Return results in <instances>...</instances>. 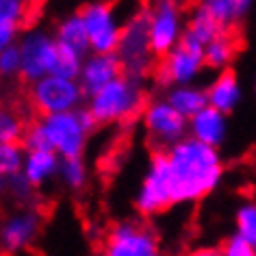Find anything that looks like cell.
Listing matches in <instances>:
<instances>
[{"label":"cell","instance_id":"484cf974","mask_svg":"<svg viewBox=\"0 0 256 256\" xmlns=\"http://www.w3.org/2000/svg\"><path fill=\"white\" fill-rule=\"evenodd\" d=\"M24 148L20 144H7L0 146V176L2 178H14L22 174L24 165Z\"/></svg>","mask_w":256,"mask_h":256},{"label":"cell","instance_id":"7a4b0ae2","mask_svg":"<svg viewBox=\"0 0 256 256\" xmlns=\"http://www.w3.org/2000/svg\"><path fill=\"white\" fill-rule=\"evenodd\" d=\"M146 106V89L144 80H135L130 76L122 74L118 80L108 82L100 92L87 98V111L94 115V120L102 124H118L128 122L137 113H142Z\"/></svg>","mask_w":256,"mask_h":256},{"label":"cell","instance_id":"277c9868","mask_svg":"<svg viewBox=\"0 0 256 256\" xmlns=\"http://www.w3.org/2000/svg\"><path fill=\"white\" fill-rule=\"evenodd\" d=\"M102 256H163L156 232L142 220L115 222L102 243Z\"/></svg>","mask_w":256,"mask_h":256},{"label":"cell","instance_id":"e0dca14e","mask_svg":"<svg viewBox=\"0 0 256 256\" xmlns=\"http://www.w3.org/2000/svg\"><path fill=\"white\" fill-rule=\"evenodd\" d=\"M59 165H61V158L52 150L26 152L24 154V165H22V176L26 178L30 187L40 189L48 180L59 176Z\"/></svg>","mask_w":256,"mask_h":256},{"label":"cell","instance_id":"7c38bea8","mask_svg":"<svg viewBox=\"0 0 256 256\" xmlns=\"http://www.w3.org/2000/svg\"><path fill=\"white\" fill-rule=\"evenodd\" d=\"M44 217L35 206L20 208L0 222V250L4 254H20L33 248L42 232Z\"/></svg>","mask_w":256,"mask_h":256},{"label":"cell","instance_id":"2e32d148","mask_svg":"<svg viewBox=\"0 0 256 256\" xmlns=\"http://www.w3.org/2000/svg\"><path fill=\"white\" fill-rule=\"evenodd\" d=\"M198 7L222 30H226L246 20L254 7V0H198Z\"/></svg>","mask_w":256,"mask_h":256},{"label":"cell","instance_id":"e575fe53","mask_svg":"<svg viewBox=\"0 0 256 256\" xmlns=\"http://www.w3.org/2000/svg\"><path fill=\"white\" fill-rule=\"evenodd\" d=\"M26 2L33 7V4H42V2H46V0H26Z\"/></svg>","mask_w":256,"mask_h":256},{"label":"cell","instance_id":"ac0fdd59","mask_svg":"<svg viewBox=\"0 0 256 256\" xmlns=\"http://www.w3.org/2000/svg\"><path fill=\"white\" fill-rule=\"evenodd\" d=\"M52 37H54L56 46L72 50V52L80 54L82 59H85L87 54H92V50H89V37H87L85 24H82V18L78 11L63 18V20L56 24V30Z\"/></svg>","mask_w":256,"mask_h":256},{"label":"cell","instance_id":"d6986e66","mask_svg":"<svg viewBox=\"0 0 256 256\" xmlns=\"http://www.w3.org/2000/svg\"><path fill=\"white\" fill-rule=\"evenodd\" d=\"M165 102L174 108L176 113H180L184 120H191L196 113H200L202 108H206V94L202 87L198 85H176L170 87L165 92Z\"/></svg>","mask_w":256,"mask_h":256},{"label":"cell","instance_id":"ba28073f","mask_svg":"<svg viewBox=\"0 0 256 256\" xmlns=\"http://www.w3.org/2000/svg\"><path fill=\"white\" fill-rule=\"evenodd\" d=\"M142 124L154 150H168L174 144L182 142L184 137H189V120L176 113L165 102V98H154L144 106Z\"/></svg>","mask_w":256,"mask_h":256},{"label":"cell","instance_id":"44dd1931","mask_svg":"<svg viewBox=\"0 0 256 256\" xmlns=\"http://www.w3.org/2000/svg\"><path fill=\"white\" fill-rule=\"evenodd\" d=\"M220 33L224 30L217 26V24L210 20V18L204 14L200 7H196L189 16V22L184 24V33H182V40L184 44L189 46H196V48H206V44H210Z\"/></svg>","mask_w":256,"mask_h":256},{"label":"cell","instance_id":"6da1fadb","mask_svg":"<svg viewBox=\"0 0 256 256\" xmlns=\"http://www.w3.org/2000/svg\"><path fill=\"white\" fill-rule=\"evenodd\" d=\"M222 180L220 150L184 137L168 150H154L135 196V208L142 217H156L180 204L204 200Z\"/></svg>","mask_w":256,"mask_h":256},{"label":"cell","instance_id":"f546056e","mask_svg":"<svg viewBox=\"0 0 256 256\" xmlns=\"http://www.w3.org/2000/svg\"><path fill=\"white\" fill-rule=\"evenodd\" d=\"M20 76V50L16 46H9L0 52V78H16Z\"/></svg>","mask_w":256,"mask_h":256},{"label":"cell","instance_id":"83f0119b","mask_svg":"<svg viewBox=\"0 0 256 256\" xmlns=\"http://www.w3.org/2000/svg\"><path fill=\"white\" fill-rule=\"evenodd\" d=\"M35 194H37V189H35V187H30V184L26 182V178H24L22 174H18V176H14V178H9L7 196H9L14 202L20 204L22 208L33 206Z\"/></svg>","mask_w":256,"mask_h":256},{"label":"cell","instance_id":"d590c367","mask_svg":"<svg viewBox=\"0 0 256 256\" xmlns=\"http://www.w3.org/2000/svg\"><path fill=\"white\" fill-rule=\"evenodd\" d=\"M254 92H256V80H254Z\"/></svg>","mask_w":256,"mask_h":256},{"label":"cell","instance_id":"4dcf8cb0","mask_svg":"<svg viewBox=\"0 0 256 256\" xmlns=\"http://www.w3.org/2000/svg\"><path fill=\"white\" fill-rule=\"evenodd\" d=\"M220 250L222 256H256V248L246 239H241L239 234H230Z\"/></svg>","mask_w":256,"mask_h":256},{"label":"cell","instance_id":"52a82bcc","mask_svg":"<svg viewBox=\"0 0 256 256\" xmlns=\"http://www.w3.org/2000/svg\"><path fill=\"white\" fill-rule=\"evenodd\" d=\"M30 102H33L35 111L42 118H46V115L78 111L85 102V94H82L78 80H68L48 74L30 85Z\"/></svg>","mask_w":256,"mask_h":256},{"label":"cell","instance_id":"5b68a950","mask_svg":"<svg viewBox=\"0 0 256 256\" xmlns=\"http://www.w3.org/2000/svg\"><path fill=\"white\" fill-rule=\"evenodd\" d=\"M89 37V50L94 54H113L118 50L124 20L118 14V4L108 0H92L78 11Z\"/></svg>","mask_w":256,"mask_h":256},{"label":"cell","instance_id":"d6a6232c","mask_svg":"<svg viewBox=\"0 0 256 256\" xmlns=\"http://www.w3.org/2000/svg\"><path fill=\"white\" fill-rule=\"evenodd\" d=\"M78 118H80V124H82V128H85V130L89 132V135L98 130V122L94 120V115L89 113L85 106H80V108H78Z\"/></svg>","mask_w":256,"mask_h":256},{"label":"cell","instance_id":"30bf717a","mask_svg":"<svg viewBox=\"0 0 256 256\" xmlns=\"http://www.w3.org/2000/svg\"><path fill=\"white\" fill-rule=\"evenodd\" d=\"M40 122L46 132L50 150L59 158H80L85 154L89 132L80 124L78 111L46 115Z\"/></svg>","mask_w":256,"mask_h":256},{"label":"cell","instance_id":"8992f818","mask_svg":"<svg viewBox=\"0 0 256 256\" xmlns=\"http://www.w3.org/2000/svg\"><path fill=\"white\" fill-rule=\"evenodd\" d=\"M148 14V35L150 48L156 59H163L182 40L184 20L178 0H150L146 7Z\"/></svg>","mask_w":256,"mask_h":256},{"label":"cell","instance_id":"cb8c5ba5","mask_svg":"<svg viewBox=\"0 0 256 256\" xmlns=\"http://www.w3.org/2000/svg\"><path fill=\"white\" fill-rule=\"evenodd\" d=\"M82 56L72 52L68 48L56 46V56H54V66H52V76L59 78H68V80H78L80 76V68H82Z\"/></svg>","mask_w":256,"mask_h":256},{"label":"cell","instance_id":"4fadbf2b","mask_svg":"<svg viewBox=\"0 0 256 256\" xmlns=\"http://www.w3.org/2000/svg\"><path fill=\"white\" fill-rule=\"evenodd\" d=\"M124 74L120 66L118 54H87L80 68V76H78V85L85 94V98L94 96L96 92H100L102 87H106L108 82L118 80Z\"/></svg>","mask_w":256,"mask_h":256},{"label":"cell","instance_id":"3957f363","mask_svg":"<svg viewBox=\"0 0 256 256\" xmlns=\"http://www.w3.org/2000/svg\"><path fill=\"white\" fill-rule=\"evenodd\" d=\"M115 54L120 59L124 76H130L135 80H146V76L152 74L156 56L152 54L150 48L148 14H146V9H139L128 16V20L122 26Z\"/></svg>","mask_w":256,"mask_h":256},{"label":"cell","instance_id":"603a6c76","mask_svg":"<svg viewBox=\"0 0 256 256\" xmlns=\"http://www.w3.org/2000/svg\"><path fill=\"white\" fill-rule=\"evenodd\" d=\"M59 178H61V182L72 191L85 189L89 182V170H87L85 158L82 156L80 158H61Z\"/></svg>","mask_w":256,"mask_h":256},{"label":"cell","instance_id":"7402d4cb","mask_svg":"<svg viewBox=\"0 0 256 256\" xmlns=\"http://www.w3.org/2000/svg\"><path fill=\"white\" fill-rule=\"evenodd\" d=\"M26 122H24L22 113L14 106L0 104V146L7 144H20L26 130Z\"/></svg>","mask_w":256,"mask_h":256},{"label":"cell","instance_id":"5bb4252c","mask_svg":"<svg viewBox=\"0 0 256 256\" xmlns=\"http://www.w3.org/2000/svg\"><path fill=\"white\" fill-rule=\"evenodd\" d=\"M204 94H206V104L224 115L234 113L243 100V87L232 70L217 74L204 89Z\"/></svg>","mask_w":256,"mask_h":256},{"label":"cell","instance_id":"836d02e7","mask_svg":"<svg viewBox=\"0 0 256 256\" xmlns=\"http://www.w3.org/2000/svg\"><path fill=\"white\" fill-rule=\"evenodd\" d=\"M184 256H222V250L220 248H196Z\"/></svg>","mask_w":256,"mask_h":256},{"label":"cell","instance_id":"ffe728a7","mask_svg":"<svg viewBox=\"0 0 256 256\" xmlns=\"http://www.w3.org/2000/svg\"><path fill=\"white\" fill-rule=\"evenodd\" d=\"M236 50H239V44H236L234 35L230 33H220L210 44H206L204 48V68L213 70V72H226L232 66Z\"/></svg>","mask_w":256,"mask_h":256},{"label":"cell","instance_id":"f1b7e54d","mask_svg":"<svg viewBox=\"0 0 256 256\" xmlns=\"http://www.w3.org/2000/svg\"><path fill=\"white\" fill-rule=\"evenodd\" d=\"M20 146L24 148V152L50 150L48 139H46V132H44V126H42V122H40V120L26 126V130H24V137H22Z\"/></svg>","mask_w":256,"mask_h":256},{"label":"cell","instance_id":"4316f807","mask_svg":"<svg viewBox=\"0 0 256 256\" xmlns=\"http://www.w3.org/2000/svg\"><path fill=\"white\" fill-rule=\"evenodd\" d=\"M30 4L26 0H0V24H18L22 26L28 18Z\"/></svg>","mask_w":256,"mask_h":256},{"label":"cell","instance_id":"d4e9b609","mask_svg":"<svg viewBox=\"0 0 256 256\" xmlns=\"http://www.w3.org/2000/svg\"><path fill=\"white\" fill-rule=\"evenodd\" d=\"M234 226H236L234 234H239L241 239H246L256 248V202H243L236 208Z\"/></svg>","mask_w":256,"mask_h":256},{"label":"cell","instance_id":"8fae6325","mask_svg":"<svg viewBox=\"0 0 256 256\" xmlns=\"http://www.w3.org/2000/svg\"><path fill=\"white\" fill-rule=\"evenodd\" d=\"M18 50H20V76L26 82L33 85L35 80H40L52 72L56 56V42L48 30L44 28L26 30L18 42Z\"/></svg>","mask_w":256,"mask_h":256},{"label":"cell","instance_id":"9c48e42d","mask_svg":"<svg viewBox=\"0 0 256 256\" xmlns=\"http://www.w3.org/2000/svg\"><path fill=\"white\" fill-rule=\"evenodd\" d=\"M204 72V50L189 46L180 42L174 50L161 59L158 66L152 70L154 82L163 89L176 87V85H194Z\"/></svg>","mask_w":256,"mask_h":256},{"label":"cell","instance_id":"9a60e30c","mask_svg":"<svg viewBox=\"0 0 256 256\" xmlns=\"http://www.w3.org/2000/svg\"><path fill=\"white\" fill-rule=\"evenodd\" d=\"M189 137L220 150V146H224L228 139V115L210 106L202 108L189 120Z\"/></svg>","mask_w":256,"mask_h":256},{"label":"cell","instance_id":"1f68e13d","mask_svg":"<svg viewBox=\"0 0 256 256\" xmlns=\"http://www.w3.org/2000/svg\"><path fill=\"white\" fill-rule=\"evenodd\" d=\"M18 35H20L18 24H0V52L9 46H16Z\"/></svg>","mask_w":256,"mask_h":256}]
</instances>
